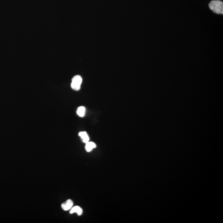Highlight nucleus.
Instances as JSON below:
<instances>
[{"mask_svg":"<svg viewBox=\"0 0 223 223\" xmlns=\"http://www.w3.org/2000/svg\"><path fill=\"white\" fill-rule=\"evenodd\" d=\"M210 9L214 13L218 14H223V3L219 0H214L210 2L209 5Z\"/></svg>","mask_w":223,"mask_h":223,"instance_id":"nucleus-1","label":"nucleus"},{"mask_svg":"<svg viewBox=\"0 0 223 223\" xmlns=\"http://www.w3.org/2000/svg\"><path fill=\"white\" fill-rule=\"evenodd\" d=\"M82 82V79L80 75L75 76L72 79L71 87L75 91H79L80 89Z\"/></svg>","mask_w":223,"mask_h":223,"instance_id":"nucleus-2","label":"nucleus"},{"mask_svg":"<svg viewBox=\"0 0 223 223\" xmlns=\"http://www.w3.org/2000/svg\"><path fill=\"white\" fill-rule=\"evenodd\" d=\"M73 205V203L72 201L71 200L69 199L63 203L61 205V207L64 211H67L70 210L72 207Z\"/></svg>","mask_w":223,"mask_h":223,"instance_id":"nucleus-3","label":"nucleus"},{"mask_svg":"<svg viewBox=\"0 0 223 223\" xmlns=\"http://www.w3.org/2000/svg\"><path fill=\"white\" fill-rule=\"evenodd\" d=\"M79 136L82 138L83 142L84 143H86L89 142V138L86 132H80L79 133Z\"/></svg>","mask_w":223,"mask_h":223,"instance_id":"nucleus-4","label":"nucleus"},{"mask_svg":"<svg viewBox=\"0 0 223 223\" xmlns=\"http://www.w3.org/2000/svg\"><path fill=\"white\" fill-rule=\"evenodd\" d=\"M74 213H77L78 215L80 216L83 213V210L79 206H75L72 208L70 211V214H73Z\"/></svg>","mask_w":223,"mask_h":223,"instance_id":"nucleus-5","label":"nucleus"},{"mask_svg":"<svg viewBox=\"0 0 223 223\" xmlns=\"http://www.w3.org/2000/svg\"><path fill=\"white\" fill-rule=\"evenodd\" d=\"M96 148V145L94 143L92 142H88L86 143L85 148L88 152H91L93 149Z\"/></svg>","mask_w":223,"mask_h":223,"instance_id":"nucleus-6","label":"nucleus"},{"mask_svg":"<svg viewBox=\"0 0 223 223\" xmlns=\"http://www.w3.org/2000/svg\"><path fill=\"white\" fill-rule=\"evenodd\" d=\"M85 108L83 106H81L78 108L77 110V114L80 117H83L85 115Z\"/></svg>","mask_w":223,"mask_h":223,"instance_id":"nucleus-7","label":"nucleus"}]
</instances>
